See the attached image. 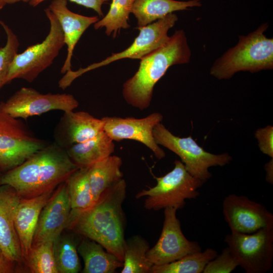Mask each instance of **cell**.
I'll return each instance as SVG.
<instances>
[{"mask_svg": "<svg viewBox=\"0 0 273 273\" xmlns=\"http://www.w3.org/2000/svg\"><path fill=\"white\" fill-rule=\"evenodd\" d=\"M114 141L104 131L85 142L66 149L71 160L79 167L86 168L114 152Z\"/></svg>", "mask_w": 273, "mask_h": 273, "instance_id": "20", "label": "cell"}, {"mask_svg": "<svg viewBox=\"0 0 273 273\" xmlns=\"http://www.w3.org/2000/svg\"><path fill=\"white\" fill-rule=\"evenodd\" d=\"M217 255L216 250L209 248L167 264L153 265L150 273H201L207 263Z\"/></svg>", "mask_w": 273, "mask_h": 273, "instance_id": "26", "label": "cell"}, {"mask_svg": "<svg viewBox=\"0 0 273 273\" xmlns=\"http://www.w3.org/2000/svg\"><path fill=\"white\" fill-rule=\"evenodd\" d=\"M20 197L10 186L0 185V246L17 263L24 261L15 226V215Z\"/></svg>", "mask_w": 273, "mask_h": 273, "instance_id": "17", "label": "cell"}, {"mask_svg": "<svg viewBox=\"0 0 273 273\" xmlns=\"http://www.w3.org/2000/svg\"><path fill=\"white\" fill-rule=\"evenodd\" d=\"M224 218L231 231L252 234L273 226V215L261 204L247 196L230 194L222 202Z\"/></svg>", "mask_w": 273, "mask_h": 273, "instance_id": "14", "label": "cell"}, {"mask_svg": "<svg viewBox=\"0 0 273 273\" xmlns=\"http://www.w3.org/2000/svg\"><path fill=\"white\" fill-rule=\"evenodd\" d=\"M261 152L273 158V127L268 125L258 128L254 133Z\"/></svg>", "mask_w": 273, "mask_h": 273, "instance_id": "32", "label": "cell"}, {"mask_svg": "<svg viewBox=\"0 0 273 273\" xmlns=\"http://www.w3.org/2000/svg\"><path fill=\"white\" fill-rule=\"evenodd\" d=\"M46 0H31L29 3L32 7H36L40 3ZM71 2L76 3L78 5L85 7L87 8L92 9L97 14L102 16L103 13L102 10V6L104 3L110 0H69Z\"/></svg>", "mask_w": 273, "mask_h": 273, "instance_id": "33", "label": "cell"}, {"mask_svg": "<svg viewBox=\"0 0 273 273\" xmlns=\"http://www.w3.org/2000/svg\"><path fill=\"white\" fill-rule=\"evenodd\" d=\"M48 8L59 22L67 47V57L61 70L62 73H65L71 70L73 52L81 35L99 19L97 16L88 17L71 11L67 7V0H53Z\"/></svg>", "mask_w": 273, "mask_h": 273, "instance_id": "18", "label": "cell"}, {"mask_svg": "<svg viewBox=\"0 0 273 273\" xmlns=\"http://www.w3.org/2000/svg\"><path fill=\"white\" fill-rule=\"evenodd\" d=\"M71 213L68 227L82 212L95 203L89 183L87 168H79L67 180Z\"/></svg>", "mask_w": 273, "mask_h": 273, "instance_id": "24", "label": "cell"}, {"mask_svg": "<svg viewBox=\"0 0 273 273\" xmlns=\"http://www.w3.org/2000/svg\"><path fill=\"white\" fill-rule=\"evenodd\" d=\"M15 263L6 255L0 246V273L15 272Z\"/></svg>", "mask_w": 273, "mask_h": 273, "instance_id": "34", "label": "cell"}, {"mask_svg": "<svg viewBox=\"0 0 273 273\" xmlns=\"http://www.w3.org/2000/svg\"><path fill=\"white\" fill-rule=\"evenodd\" d=\"M153 134L158 145L178 155L188 172L204 182L211 177L209 168L223 166L232 160L227 153L214 154L206 151L191 135L187 138L174 135L161 122L154 127Z\"/></svg>", "mask_w": 273, "mask_h": 273, "instance_id": "7", "label": "cell"}, {"mask_svg": "<svg viewBox=\"0 0 273 273\" xmlns=\"http://www.w3.org/2000/svg\"><path fill=\"white\" fill-rule=\"evenodd\" d=\"M46 145L20 118L7 113L0 103V155L3 171L19 165Z\"/></svg>", "mask_w": 273, "mask_h": 273, "instance_id": "10", "label": "cell"}, {"mask_svg": "<svg viewBox=\"0 0 273 273\" xmlns=\"http://www.w3.org/2000/svg\"><path fill=\"white\" fill-rule=\"evenodd\" d=\"M0 25L7 36L5 45L0 48V88L7 84L10 65L18 54L19 41L17 36L3 21L0 20Z\"/></svg>", "mask_w": 273, "mask_h": 273, "instance_id": "30", "label": "cell"}, {"mask_svg": "<svg viewBox=\"0 0 273 273\" xmlns=\"http://www.w3.org/2000/svg\"><path fill=\"white\" fill-rule=\"evenodd\" d=\"M78 169L66 149L54 142L6 171L0 185L11 186L21 198H31L54 190Z\"/></svg>", "mask_w": 273, "mask_h": 273, "instance_id": "1", "label": "cell"}, {"mask_svg": "<svg viewBox=\"0 0 273 273\" xmlns=\"http://www.w3.org/2000/svg\"><path fill=\"white\" fill-rule=\"evenodd\" d=\"M122 161L116 155H110L87 168L92 194L96 202L107 189L121 179Z\"/></svg>", "mask_w": 273, "mask_h": 273, "instance_id": "23", "label": "cell"}, {"mask_svg": "<svg viewBox=\"0 0 273 273\" xmlns=\"http://www.w3.org/2000/svg\"><path fill=\"white\" fill-rule=\"evenodd\" d=\"M178 17L170 13L157 21L143 27H138L140 31L132 43L122 52L112 54L101 62L94 63L76 71L69 70L60 79L65 86H69L77 77L91 70L109 64L114 61L125 58L139 59L152 52L163 45L169 38L168 30L174 26Z\"/></svg>", "mask_w": 273, "mask_h": 273, "instance_id": "9", "label": "cell"}, {"mask_svg": "<svg viewBox=\"0 0 273 273\" xmlns=\"http://www.w3.org/2000/svg\"><path fill=\"white\" fill-rule=\"evenodd\" d=\"M126 185L122 178L105 191L89 209L81 213L69 228L101 244L123 262L125 217L122 204Z\"/></svg>", "mask_w": 273, "mask_h": 273, "instance_id": "2", "label": "cell"}, {"mask_svg": "<svg viewBox=\"0 0 273 273\" xmlns=\"http://www.w3.org/2000/svg\"><path fill=\"white\" fill-rule=\"evenodd\" d=\"M7 4L6 0H0V10L2 9Z\"/></svg>", "mask_w": 273, "mask_h": 273, "instance_id": "37", "label": "cell"}, {"mask_svg": "<svg viewBox=\"0 0 273 273\" xmlns=\"http://www.w3.org/2000/svg\"><path fill=\"white\" fill-rule=\"evenodd\" d=\"M224 240L246 273H264L271 268L273 226L261 228L252 234L231 231Z\"/></svg>", "mask_w": 273, "mask_h": 273, "instance_id": "8", "label": "cell"}, {"mask_svg": "<svg viewBox=\"0 0 273 273\" xmlns=\"http://www.w3.org/2000/svg\"><path fill=\"white\" fill-rule=\"evenodd\" d=\"M200 0H135L131 13L137 20L138 27L147 26L174 12L201 6Z\"/></svg>", "mask_w": 273, "mask_h": 273, "instance_id": "21", "label": "cell"}, {"mask_svg": "<svg viewBox=\"0 0 273 273\" xmlns=\"http://www.w3.org/2000/svg\"><path fill=\"white\" fill-rule=\"evenodd\" d=\"M53 241L32 245L25 262L32 273H58L54 253Z\"/></svg>", "mask_w": 273, "mask_h": 273, "instance_id": "29", "label": "cell"}, {"mask_svg": "<svg viewBox=\"0 0 273 273\" xmlns=\"http://www.w3.org/2000/svg\"><path fill=\"white\" fill-rule=\"evenodd\" d=\"M44 12L50 25L48 35L42 42L29 46L15 56L10 67L7 83L16 78L32 82L53 63L65 45L58 19L49 8Z\"/></svg>", "mask_w": 273, "mask_h": 273, "instance_id": "6", "label": "cell"}, {"mask_svg": "<svg viewBox=\"0 0 273 273\" xmlns=\"http://www.w3.org/2000/svg\"><path fill=\"white\" fill-rule=\"evenodd\" d=\"M174 164L172 170L164 176L155 177V186L136 194V199L146 197L144 203L146 209H182L186 199H195L199 195L198 189L204 182L189 173L181 161L176 160Z\"/></svg>", "mask_w": 273, "mask_h": 273, "instance_id": "5", "label": "cell"}, {"mask_svg": "<svg viewBox=\"0 0 273 273\" xmlns=\"http://www.w3.org/2000/svg\"><path fill=\"white\" fill-rule=\"evenodd\" d=\"M149 243L140 235L125 240L121 273H150L152 265L147 258Z\"/></svg>", "mask_w": 273, "mask_h": 273, "instance_id": "25", "label": "cell"}, {"mask_svg": "<svg viewBox=\"0 0 273 273\" xmlns=\"http://www.w3.org/2000/svg\"><path fill=\"white\" fill-rule=\"evenodd\" d=\"M267 23L247 35H239L237 44L215 60L210 70L216 78L229 79L240 71L255 73L273 68V39L264 32Z\"/></svg>", "mask_w": 273, "mask_h": 273, "instance_id": "4", "label": "cell"}, {"mask_svg": "<svg viewBox=\"0 0 273 273\" xmlns=\"http://www.w3.org/2000/svg\"><path fill=\"white\" fill-rule=\"evenodd\" d=\"M135 0H112L107 14L100 20L94 24L96 30L105 27V33L108 36L112 34L113 37L117 35L121 29L130 27L129 16Z\"/></svg>", "mask_w": 273, "mask_h": 273, "instance_id": "27", "label": "cell"}, {"mask_svg": "<svg viewBox=\"0 0 273 273\" xmlns=\"http://www.w3.org/2000/svg\"><path fill=\"white\" fill-rule=\"evenodd\" d=\"M77 246L69 236L57 238L54 242V253L58 273H77L81 269Z\"/></svg>", "mask_w": 273, "mask_h": 273, "instance_id": "28", "label": "cell"}, {"mask_svg": "<svg viewBox=\"0 0 273 273\" xmlns=\"http://www.w3.org/2000/svg\"><path fill=\"white\" fill-rule=\"evenodd\" d=\"M77 251L83 260V273H114L123 265L117 256L86 237H83L79 243Z\"/></svg>", "mask_w": 273, "mask_h": 273, "instance_id": "22", "label": "cell"}, {"mask_svg": "<svg viewBox=\"0 0 273 273\" xmlns=\"http://www.w3.org/2000/svg\"><path fill=\"white\" fill-rule=\"evenodd\" d=\"M266 181L270 184L273 183V158L265 165Z\"/></svg>", "mask_w": 273, "mask_h": 273, "instance_id": "35", "label": "cell"}, {"mask_svg": "<svg viewBox=\"0 0 273 273\" xmlns=\"http://www.w3.org/2000/svg\"><path fill=\"white\" fill-rule=\"evenodd\" d=\"M31 0H6L7 4H13L19 2L29 3Z\"/></svg>", "mask_w": 273, "mask_h": 273, "instance_id": "36", "label": "cell"}, {"mask_svg": "<svg viewBox=\"0 0 273 273\" xmlns=\"http://www.w3.org/2000/svg\"><path fill=\"white\" fill-rule=\"evenodd\" d=\"M71 210L66 180L55 189L41 210L32 245L48 241H55L63 230L68 228Z\"/></svg>", "mask_w": 273, "mask_h": 273, "instance_id": "15", "label": "cell"}, {"mask_svg": "<svg viewBox=\"0 0 273 273\" xmlns=\"http://www.w3.org/2000/svg\"><path fill=\"white\" fill-rule=\"evenodd\" d=\"M176 211L174 208L164 209V219L160 237L146 255L148 261L152 265L167 264L202 251L198 242L190 241L184 236L176 217Z\"/></svg>", "mask_w": 273, "mask_h": 273, "instance_id": "12", "label": "cell"}, {"mask_svg": "<svg viewBox=\"0 0 273 273\" xmlns=\"http://www.w3.org/2000/svg\"><path fill=\"white\" fill-rule=\"evenodd\" d=\"M191 51L183 30L175 31L162 46L141 59L138 71L123 85L127 103L143 110L148 108L155 84L171 66L188 63Z\"/></svg>", "mask_w": 273, "mask_h": 273, "instance_id": "3", "label": "cell"}, {"mask_svg": "<svg viewBox=\"0 0 273 273\" xmlns=\"http://www.w3.org/2000/svg\"><path fill=\"white\" fill-rule=\"evenodd\" d=\"M0 103L7 113L13 117L25 120L52 110H61L64 112L73 111L79 105L71 94H43L26 87H21L6 102Z\"/></svg>", "mask_w": 273, "mask_h": 273, "instance_id": "11", "label": "cell"}, {"mask_svg": "<svg viewBox=\"0 0 273 273\" xmlns=\"http://www.w3.org/2000/svg\"><path fill=\"white\" fill-rule=\"evenodd\" d=\"M103 130V122L84 111L64 112L54 131L55 143L66 149L87 141Z\"/></svg>", "mask_w": 273, "mask_h": 273, "instance_id": "16", "label": "cell"}, {"mask_svg": "<svg viewBox=\"0 0 273 273\" xmlns=\"http://www.w3.org/2000/svg\"><path fill=\"white\" fill-rule=\"evenodd\" d=\"M3 171H2V169H1V168H0V179H1V177H2V175H3Z\"/></svg>", "mask_w": 273, "mask_h": 273, "instance_id": "38", "label": "cell"}, {"mask_svg": "<svg viewBox=\"0 0 273 273\" xmlns=\"http://www.w3.org/2000/svg\"><path fill=\"white\" fill-rule=\"evenodd\" d=\"M101 119L104 131L113 141L126 139L138 141L150 149L157 159H161L165 156L164 151L156 143L153 134L154 127L163 119L161 113L154 112L142 118L107 116Z\"/></svg>", "mask_w": 273, "mask_h": 273, "instance_id": "13", "label": "cell"}, {"mask_svg": "<svg viewBox=\"0 0 273 273\" xmlns=\"http://www.w3.org/2000/svg\"><path fill=\"white\" fill-rule=\"evenodd\" d=\"M238 266L237 261L227 247L207 263L203 273H230Z\"/></svg>", "mask_w": 273, "mask_h": 273, "instance_id": "31", "label": "cell"}, {"mask_svg": "<svg viewBox=\"0 0 273 273\" xmlns=\"http://www.w3.org/2000/svg\"><path fill=\"white\" fill-rule=\"evenodd\" d=\"M54 190L31 198H20L16 208L14 222L24 261L31 248L41 211Z\"/></svg>", "mask_w": 273, "mask_h": 273, "instance_id": "19", "label": "cell"}]
</instances>
